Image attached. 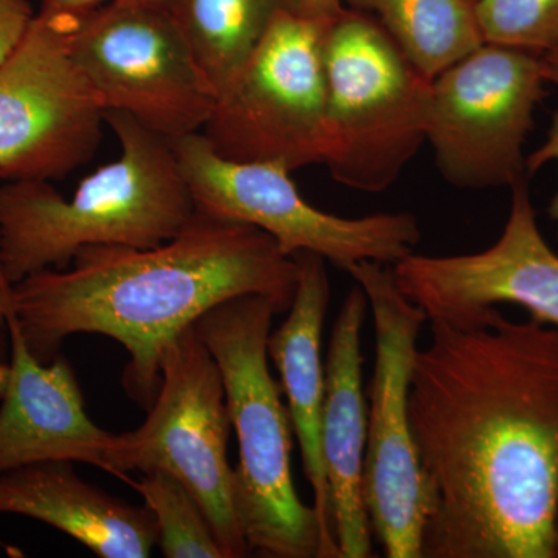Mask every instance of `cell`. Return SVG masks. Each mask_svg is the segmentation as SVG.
<instances>
[{"instance_id": "obj_20", "label": "cell", "mask_w": 558, "mask_h": 558, "mask_svg": "<svg viewBox=\"0 0 558 558\" xmlns=\"http://www.w3.org/2000/svg\"><path fill=\"white\" fill-rule=\"evenodd\" d=\"M131 486L156 519L157 546L165 557L223 558L204 509L175 476L149 470Z\"/></svg>"}, {"instance_id": "obj_22", "label": "cell", "mask_w": 558, "mask_h": 558, "mask_svg": "<svg viewBox=\"0 0 558 558\" xmlns=\"http://www.w3.org/2000/svg\"><path fill=\"white\" fill-rule=\"evenodd\" d=\"M543 65H545L546 83L554 84L558 89V49L542 53ZM549 161L558 163V110L554 113L553 126H550L548 138L537 150L526 157L527 174L538 171ZM550 219L556 222L558 236V190L549 207Z\"/></svg>"}, {"instance_id": "obj_24", "label": "cell", "mask_w": 558, "mask_h": 558, "mask_svg": "<svg viewBox=\"0 0 558 558\" xmlns=\"http://www.w3.org/2000/svg\"><path fill=\"white\" fill-rule=\"evenodd\" d=\"M109 0H43L40 10L49 13L68 14V16H81L87 11L97 9Z\"/></svg>"}, {"instance_id": "obj_1", "label": "cell", "mask_w": 558, "mask_h": 558, "mask_svg": "<svg viewBox=\"0 0 558 558\" xmlns=\"http://www.w3.org/2000/svg\"><path fill=\"white\" fill-rule=\"evenodd\" d=\"M422 558H557L558 329L433 319L410 384Z\"/></svg>"}, {"instance_id": "obj_11", "label": "cell", "mask_w": 558, "mask_h": 558, "mask_svg": "<svg viewBox=\"0 0 558 558\" xmlns=\"http://www.w3.org/2000/svg\"><path fill=\"white\" fill-rule=\"evenodd\" d=\"M542 53L484 43L432 81L427 143L461 190L527 180L524 143L545 97Z\"/></svg>"}, {"instance_id": "obj_10", "label": "cell", "mask_w": 558, "mask_h": 558, "mask_svg": "<svg viewBox=\"0 0 558 558\" xmlns=\"http://www.w3.org/2000/svg\"><path fill=\"white\" fill-rule=\"evenodd\" d=\"M69 40L105 112L128 113L171 142L204 131L218 92L170 10L109 0L73 17Z\"/></svg>"}, {"instance_id": "obj_3", "label": "cell", "mask_w": 558, "mask_h": 558, "mask_svg": "<svg viewBox=\"0 0 558 558\" xmlns=\"http://www.w3.org/2000/svg\"><path fill=\"white\" fill-rule=\"evenodd\" d=\"M105 121L120 157L84 179L70 199L50 180L0 185V264L11 286L68 269L95 245L157 247L196 215L171 140L117 110L105 112Z\"/></svg>"}, {"instance_id": "obj_9", "label": "cell", "mask_w": 558, "mask_h": 558, "mask_svg": "<svg viewBox=\"0 0 558 558\" xmlns=\"http://www.w3.org/2000/svg\"><path fill=\"white\" fill-rule=\"evenodd\" d=\"M172 146L196 211L266 231L286 255L315 253L343 270L363 260L395 266L422 240L411 213L343 218L322 211L301 196L284 167L223 159L202 132Z\"/></svg>"}, {"instance_id": "obj_23", "label": "cell", "mask_w": 558, "mask_h": 558, "mask_svg": "<svg viewBox=\"0 0 558 558\" xmlns=\"http://www.w3.org/2000/svg\"><path fill=\"white\" fill-rule=\"evenodd\" d=\"M35 16L28 0H0V62L17 49Z\"/></svg>"}, {"instance_id": "obj_25", "label": "cell", "mask_w": 558, "mask_h": 558, "mask_svg": "<svg viewBox=\"0 0 558 558\" xmlns=\"http://www.w3.org/2000/svg\"><path fill=\"white\" fill-rule=\"evenodd\" d=\"M301 13L319 21H333L344 10L343 0H299Z\"/></svg>"}, {"instance_id": "obj_29", "label": "cell", "mask_w": 558, "mask_h": 558, "mask_svg": "<svg viewBox=\"0 0 558 558\" xmlns=\"http://www.w3.org/2000/svg\"><path fill=\"white\" fill-rule=\"evenodd\" d=\"M557 558H558V515H557Z\"/></svg>"}, {"instance_id": "obj_27", "label": "cell", "mask_w": 558, "mask_h": 558, "mask_svg": "<svg viewBox=\"0 0 558 558\" xmlns=\"http://www.w3.org/2000/svg\"><path fill=\"white\" fill-rule=\"evenodd\" d=\"M11 289H13V286L7 281L2 264H0V314L3 317L11 312Z\"/></svg>"}, {"instance_id": "obj_26", "label": "cell", "mask_w": 558, "mask_h": 558, "mask_svg": "<svg viewBox=\"0 0 558 558\" xmlns=\"http://www.w3.org/2000/svg\"><path fill=\"white\" fill-rule=\"evenodd\" d=\"M10 374V333L5 317L0 314V399L5 391ZM2 545V543H0Z\"/></svg>"}, {"instance_id": "obj_17", "label": "cell", "mask_w": 558, "mask_h": 558, "mask_svg": "<svg viewBox=\"0 0 558 558\" xmlns=\"http://www.w3.org/2000/svg\"><path fill=\"white\" fill-rule=\"evenodd\" d=\"M75 462L46 461L0 475V515L43 521L101 558H146L157 545L156 519L86 483Z\"/></svg>"}, {"instance_id": "obj_4", "label": "cell", "mask_w": 558, "mask_h": 558, "mask_svg": "<svg viewBox=\"0 0 558 558\" xmlns=\"http://www.w3.org/2000/svg\"><path fill=\"white\" fill-rule=\"evenodd\" d=\"M277 314L266 296L242 295L213 307L194 326L218 362L240 444L233 501L250 550L266 558H319L317 510L293 486L292 421L269 369L267 340Z\"/></svg>"}, {"instance_id": "obj_18", "label": "cell", "mask_w": 558, "mask_h": 558, "mask_svg": "<svg viewBox=\"0 0 558 558\" xmlns=\"http://www.w3.org/2000/svg\"><path fill=\"white\" fill-rule=\"evenodd\" d=\"M379 22L414 68L435 80L483 46L475 0H343Z\"/></svg>"}, {"instance_id": "obj_7", "label": "cell", "mask_w": 558, "mask_h": 558, "mask_svg": "<svg viewBox=\"0 0 558 558\" xmlns=\"http://www.w3.org/2000/svg\"><path fill=\"white\" fill-rule=\"evenodd\" d=\"M330 21L279 14L218 94L202 134L218 156L290 172L326 165L330 138L323 43Z\"/></svg>"}, {"instance_id": "obj_5", "label": "cell", "mask_w": 558, "mask_h": 558, "mask_svg": "<svg viewBox=\"0 0 558 558\" xmlns=\"http://www.w3.org/2000/svg\"><path fill=\"white\" fill-rule=\"evenodd\" d=\"M330 150L336 182L381 193L427 143L432 80L425 78L369 14L348 9L323 43Z\"/></svg>"}, {"instance_id": "obj_6", "label": "cell", "mask_w": 558, "mask_h": 558, "mask_svg": "<svg viewBox=\"0 0 558 558\" xmlns=\"http://www.w3.org/2000/svg\"><path fill=\"white\" fill-rule=\"evenodd\" d=\"M231 421L222 374L196 326L180 332L161 359V380L145 422L113 435L101 469L116 475L161 470L204 509L223 558L252 554L238 520L227 458Z\"/></svg>"}, {"instance_id": "obj_12", "label": "cell", "mask_w": 558, "mask_h": 558, "mask_svg": "<svg viewBox=\"0 0 558 558\" xmlns=\"http://www.w3.org/2000/svg\"><path fill=\"white\" fill-rule=\"evenodd\" d=\"M73 17L40 10L0 62V179L68 178L97 153L105 108L72 53Z\"/></svg>"}, {"instance_id": "obj_19", "label": "cell", "mask_w": 558, "mask_h": 558, "mask_svg": "<svg viewBox=\"0 0 558 558\" xmlns=\"http://www.w3.org/2000/svg\"><path fill=\"white\" fill-rule=\"evenodd\" d=\"M170 11L219 94L279 14L301 9L299 0H174Z\"/></svg>"}, {"instance_id": "obj_13", "label": "cell", "mask_w": 558, "mask_h": 558, "mask_svg": "<svg viewBox=\"0 0 558 558\" xmlns=\"http://www.w3.org/2000/svg\"><path fill=\"white\" fill-rule=\"evenodd\" d=\"M501 236L478 253L411 255L392 266L396 282L428 322L469 325L497 304L524 307L558 329V255L538 229L527 180L512 186Z\"/></svg>"}, {"instance_id": "obj_8", "label": "cell", "mask_w": 558, "mask_h": 558, "mask_svg": "<svg viewBox=\"0 0 558 558\" xmlns=\"http://www.w3.org/2000/svg\"><path fill=\"white\" fill-rule=\"evenodd\" d=\"M373 311L376 362L371 377L362 492L371 531L388 558H422L427 495L410 427V384L424 310L396 282L392 266L348 267Z\"/></svg>"}, {"instance_id": "obj_21", "label": "cell", "mask_w": 558, "mask_h": 558, "mask_svg": "<svg viewBox=\"0 0 558 558\" xmlns=\"http://www.w3.org/2000/svg\"><path fill=\"white\" fill-rule=\"evenodd\" d=\"M484 43L545 53L558 49V0H475Z\"/></svg>"}, {"instance_id": "obj_28", "label": "cell", "mask_w": 558, "mask_h": 558, "mask_svg": "<svg viewBox=\"0 0 558 558\" xmlns=\"http://www.w3.org/2000/svg\"><path fill=\"white\" fill-rule=\"evenodd\" d=\"M128 2L143 3V5L161 7V9L170 10L174 0H128Z\"/></svg>"}, {"instance_id": "obj_15", "label": "cell", "mask_w": 558, "mask_h": 558, "mask_svg": "<svg viewBox=\"0 0 558 558\" xmlns=\"http://www.w3.org/2000/svg\"><path fill=\"white\" fill-rule=\"evenodd\" d=\"M368 306L360 286L349 290L330 332L325 365L322 447L340 558L374 557L373 531L362 492L368 435L362 387V329Z\"/></svg>"}, {"instance_id": "obj_16", "label": "cell", "mask_w": 558, "mask_h": 558, "mask_svg": "<svg viewBox=\"0 0 558 558\" xmlns=\"http://www.w3.org/2000/svg\"><path fill=\"white\" fill-rule=\"evenodd\" d=\"M299 266L295 299L282 322L267 340L269 359L281 376L288 398L290 421L299 438L304 475L314 494L322 527L319 558H340L332 531V509L322 447L326 366L322 357V336L330 299L326 259L311 252L293 255Z\"/></svg>"}, {"instance_id": "obj_2", "label": "cell", "mask_w": 558, "mask_h": 558, "mask_svg": "<svg viewBox=\"0 0 558 558\" xmlns=\"http://www.w3.org/2000/svg\"><path fill=\"white\" fill-rule=\"evenodd\" d=\"M299 266L266 231L196 211L178 236L150 248L95 245L64 270H43L11 289V312L28 351L50 363L76 333L116 340L130 354L121 385L148 410L165 349L202 315L242 295L286 314Z\"/></svg>"}, {"instance_id": "obj_14", "label": "cell", "mask_w": 558, "mask_h": 558, "mask_svg": "<svg viewBox=\"0 0 558 558\" xmlns=\"http://www.w3.org/2000/svg\"><path fill=\"white\" fill-rule=\"evenodd\" d=\"M10 374L0 399V475L46 461L101 469L112 433L89 417L72 363L64 355L40 363L22 339L13 315Z\"/></svg>"}]
</instances>
